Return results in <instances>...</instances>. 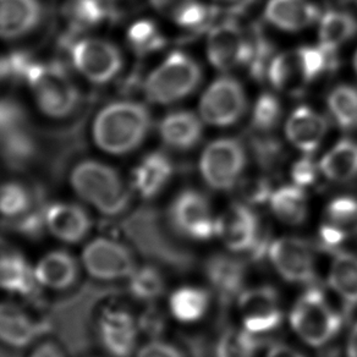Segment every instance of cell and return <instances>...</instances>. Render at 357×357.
Here are the masks:
<instances>
[{"label":"cell","instance_id":"obj_23","mask_svg":"<svg viewBox=\"0 0 357 357\" xmlns=\"http://www.w3.org/2000/svg\"><path fill=\"white\" fill-rule=\"evenodd\" d=\"M66 33L79 37L107 21L118 20L119 10L109 0H66L61 8Z\"/></svg>","mask_w":357,"mask_h":357},{"label":"cell","instance_id":"obj_36","mask_svg":"<svg viewBox=\"0 0 357 357\" xmlns=\"http://www.w3.org/2000/svg\"><path fill=\"white\" fill-rule=\"evenodd\" d=\"M262 340L251 333L227 328L214 347V357H255Z\"/></svg>","mask_w":357,"mask_h":357},{"label":"cell","instance_id":"obj_13","mask_svg":"<svg viewBox=\"0 0 357 357\" xmlns=\"http://www.w3.org/2000/svg\"><path fill=\"white\" fill-rule=\"evenodd\" d=\"M268 256L289 283L314 285L317 280L312 246L303 238H282L271 243Z\"/></svg>","mask_w":357,"mask_h":357},{"label":"cell","instance_id":"obj_37","mask_svg":"<svg viewBox=\"0 0 357 357\" xmlns=\"http://www.w3.org/2000/svg\"><path fill=\"white\" fill-rule=\"evenodd\" d=\"M126 40L135 54L141 58L155 53L164 48L165 37L159 31L158 26L151 20H139L130 26Z\"/></svg>","mask_w":357,"mask_h":357},{"label":"cell","instance_id":"obj_17","mask_svg":"<svg viewBox=\"0 0 357 357\" xmlns=\"http://www.w3.org/2000/svg\"><path fill=\"white\" fill-rule=\"evenodd\" d=\"M207 54L211 64L222 71L246 65L250 58V38L245 37L235 21H223L209 32Z\"/></svg>","mask_w":357,"mask_h":357},{"label":"cell","instance_id":"obj_14","mask_svg":"<svg viewBox=\"0 0 357 357\" xmlns=\"http://www.w3.org/2000/svg\"><path fill=\"white\" fill-rule=\"evenodd\" d=\"M238 310L245 329L257 337L275 332L283 322L278 293L267 285L240 294Z\"/></svg>","mask_w":357,"mask_h":357},{"label":"cell","instance_id":"obj_8","mask_svg":"<svg viewBox=\"0 0 357 357\" xmlns=\"http://www.w3.org/2000/svg\"><path fill=\"white\" fill-rule=\"evenodd\" d=\"M81 255L86 273L100 282L128 279L136 269L132 252L114 238H93L84 246Z\"/></svg>","mask_w":357,"mask_h":357},{"label":"cell","instance_id":"obj_38","mask_svg":"<svg viewBox=\"0 0 357 357\" xmlns=\"http://www.w3.org/2000/svg\"><path fill=\"white\" fill-rule=\"evenodd\" d=\"M328 105L340 128L357 129V89L349 84L337 86L328 97Z\"/></svg>","mask_w":357,"mask_h":357},{"label":"cell","instance_id":"obj_6","mask_svg":"<svg viewBox=\"0 0 357 357\" xmlns=\"http://www.w3.org/2000/svg\"><path fill=\"white\" fill-rule=\"evenodd\" d=\"M201 79L202 71L192 58L173 52L144 79V95L152 103L170 105L192 93Z\"/></svg>","mask_w":357,"mask_h":357},{"label":"cell","instance_id":"obj_5","mask_svg":"<svg viewBox=\"0 0 357 357\" xmlns=\"http://www.w3.org/2000/svg\"><path fill=\"white\" fill-rule=\"evenodd\" d=\"M290 322L298 337L313 347L327 345L342 327V314L328 303L322 289L316 285H310L296 301Z\"/></svg>","mask_w":357,"mask_h":357},{"label":"cell","instance_id":"obj_39","mask_svg":"<svg viewBox=\"0 0 357 357\" xmlns=\"http://www.w3.org/2000/svg\"><path fill=\"white\" fill-rule=\"evenodd\" d=\"M327 222L342 233L357 235V199L340 196L328 204Z\"/></svg>","mask_w":357,"mask_h":357},{"label":"cell","instance_id":"obj_53","mask_svg":"<svg viewBox=\"0 0 357 357\" xmlns=\"http://www.w3.org/2000/svg\"><path fill=\"white\" fill-rule=\"evenodd\" d=\"M347 356L357 357V323L354 326L351 332H350V335H349Z\"/></svg>","mask_w":357,"mask_h":357},{"label":"cell","instance_id":"obj_33","mask_svg":"<svg viewBox=\"0 0 357 357\" xmlns=\"http://www.w3.org/2000/svg\"><path fill=\"white\" fill-rule=\"evenodd\" d=\"M271 207L275 217L289 225H300L307 218V197L298 185L283 186L274 191Z\"/></svg>","mask_w":357,"mask_h":357},{"label":"cell","instance_id":"obj_1","mask_svg":"<svg viewBox=\"0 0 357 357\" xmlns=\"http://www.w3.org/2000/svg\"><path fill=\"white\" fill-rule=\"evenodd\" d=\"M149 110L135 100H116L105 105L93 121V139L105 153L134 152L151 130Z\"/></svg>","mask_w":357,"mask_h":357},{"label":"cell","instance_id":"obj_25","mask_svg":"<svg viewBox=\"0 0 357 357\" xmlns=\"http://www.w3.org/2000/svg\"><path fill=\"white\" fill-rule=\"evenodd\" d=\"M172 159L162 152H152L139 160L131 175L132 189L144 199L158 196L173 175Z\"/></svg>","mask_w":357,"mask_h":357},{"label":"cell","instance_id":"obj_35","mask_svg":"<svg viewBox=\"0 0 357 357\" xmlns=\"http://www.w3.org/2000/svg\"><path fill=\"white\" fill-rule=\"evenodd\" d=\"M128 289L132 298L141 303H152L158 300L165 290L163 275L153 266H142L128 278Z\"/></svg>","mask_w":357,"mask_h":357},{"label":"cell","instance_id":"obj_26","mask_svg":"<svg viewBox=\"0 0 357 357\" xmlns=\"http://www.w3.org/2000/svg\"><path fill=\"white\" fill-rule=\"evenodd\" d=\"M327 131V119L307 107L294 110L285 126L289 141L307 154L319 147Z\"/></svg>","mask_w":357,"mask_h":357},{"label":"cell","instance_id":"obj_3","mask_svg":"<svg viewBox=\"0 0 357 357\" xmlns=\"http://www.w3.org/2000/svg\"><path fill=\"white\" fill-rule=\"evenodd\" d=\"M25 84L30 87L40 112L52 119L73 116L82 105L81 92L64 60L36 59Z\"/></svg>","mask_w":357,"mask_h":357},{"label":"cell","instance_id":"obj_27","mask_svg":"<svg viewBox=\"0 0 357 357\" xmlns=\"http://www.w3.org/2000/svg\"><path fill=\"white\" fill-rule=\"evenodd\" d=\"M264 15L280 30L300 31L314 24L319 11L308 0H269Z\"/></svg>","mask_w":357,"mask_h":357},{"label":"cell","instance_id":"obj_30","mask_svg":"<svg viewBox=\"0 0 357 357\" xmlns=\"http://www.w3.org/2000/svg\"><path fill=\"white\" fill-rule=\"evenodd\" d=\"M329 285L340 296L347 310L357 306V256L337 251L329 271Z\"/></svg>","mask_w":357,"mask_h":357},{"label":"cell","instance_id":"obj_16","mask_svg":"<svg viewBox=\"0 0 357 357\" xmlns=\"http://www.w3.org/2000/svg\"><path fill=\"white\" fill-rule=\"evenodd\" d=\"M215 235L234 252H250L262 236L257 215L241 204H231L215 220Z\"/></svg>","mask_w":357,"mask_h":357},{"label":"cell","instance_id":"obj_10","mask_svg":"<svg viewBox=\"0 0 357 357\" xmlns=\"http://www.w3.org/2000/svg\"><path fill=\"white\" fill-rule=\"evenodd\" d=\"M246 165V152L235 139L213 141L204 149L199 169L204 181L214 190L233 189Z\"/></svg>","mask_w":357,"mask_h":357},{"label":"cell","instance_id":"obj_32","mask_svg":"<svg viewBox=\"0 0 357 357\" xmlns=\"http://www.w3.org/2000/svg\"><path fill=\"white\" fill-rule=\"evenodd\" d=\"M209 301V294L204 289L184 287L170 295L169 310L178 322L195 323L204 317Z\"/></svg>","mask_w":357,"mask_h":357},{"label":"cell","instance_id":"obj_48","mask_svg":"<svg viewBox=\"0 0 357 357\" xmlns=\"http://www.w3.org/2000/svg\"><path fill=\"white\" fill-rule=\"evenodd\" d=\"M319 246L326 250V251H332L337 252V248L342 245L347 235L342 233L340 229L335 228L332 224H323L319 229Z\"/></svg>","mask_w":357,"mask_h":357},{"label":"cell","instance_id":"obj_24","mask_svg":"<svg viewBox=\"0 0 357 357\" xmlns=\"http://www.w3.org/2000/svg\"><path fill=\"white\" fill-rule=\"evenodd\" d=\"M33 269L38 285L53 291H65L73 288L79 275V262L65 250L45 253L36 263Z\"/></svg>","mask_w":357,"mask_h":357},{"label":"cell","instance_id":"obj_12","mask_svg":"<svg viewBox=\"0 0 357 357\" xmlns=\"http://www.w3.org/2000/svg\"><path fill=\"white\" fill-rule=\"evenodd\" d=\"M246 107L243 86L231 77H220L204 92L199 103V113L208 124L229 126L243 116Z\"/></svg>","mask_w":357,"mask_h":357},{"label":"cell","instance_id":"obj_4","mask_svg":"<svg viewBox=\"0 0 357 357\" xmlns=\"http://www.w3.org/2000/svg\"><path fill=\"white\" fill-rule=\"evenodd\" d=\"M337 68V50L319 47H301L272 60L268 77L275 89L300 95L310 82Z\"/></svg>","mask_w":357,"mask_h":357},{"label":"cell","instance_id":"obj_2","mask_svg":"<svg viewBox=\"0 0 357 357\" xmlns=\"http://www.w3.org/2000/svg\"><path fill=\"white\" fill-rule=\"evenodd\" d=\"M79 199L105 217H118L129 208L131 192L118 170L95 159L76 164L70 175Z\"/></svg>","mask_w":357,"mask_h":357},{"label":"cell","instance_id":"obj_54","mask_svg":"<svg viewBox=\"0 0 357 357\" xmlns=\"http://www.w3.org/2000/svg\"><path fill=\"white\" fill-rule=\"evenodd\" d=\"M3 82H8L6 81V66H4V60H3V55L0 56V84Z\"/></svg>","mask_w":357,"mask_h":357},{"label":"cell","instance_id":"obj_49","mask_svg":"<svg viewBox=\"0 0 357 357\" xmlns=\"http://www.w3.org/2000/svg\"><path fill=\"white\" fill-rule=\"evenodd\" d=\"M256 0H213V6L217 11L228 14H240L252 6Z\"/></svg>","mask_w":357,"mask_h":357},{"label":"cell","instance_id":"obj_47","mask_svg":"<svg viewBox=\"0 0 357 357\" xmlns=\"http://www.w3.org/2000/svg\"><path fill=\"white\" fill-rule=\"evenodd\" d=\"M136 357H185L184 354L178 350V347L169 344V342H160V340H152L139 347L136 352Z\"/></svg>","mask_w":357,"mask_h":357},{"label":"cell","instance_id":"obj_44","mask_svg":"<svg viewBox=\"0 0 357 357\" xmlns=\"http://www.w3.org/2000/svg\"><path fill=\"white\" fill-rule=\"evenodd\" d=\"M243 199L251 204H262L272 197V189L267 178H248L241 184Z\"/></svg>","mask_w":357,"mask_h":357},{"label":"cell","instance_id":"obj_9","mask_svg":"<svg viewBox=\"0 0 357 357\" xmlns=\"http://www.w3.org/2000/svg\"><path fill=\"white\" fill-rule=\"evenodd\" d=\"M169 228L196 241H206L215 234V220L208 199L196 190H185L174 199L168 211Z\"/></svg>","mask_w":357,"mask_h":357},{"label":"cell","instance_id":"obj_34","mask_svg":"<svg viewBox=\"0 0 357 357\" xmlns=\"http://www.w3.org/2000/svg\"><path fill=\"white\" fill-rule=\"evenodd\" d=\"M357 32V21L347 11L331 10L324 14L319 25L321 45L337 50L351 40Z\"/></svg>","mask_w":357,"mask_h":357},{"label":"cell","instance_id":"obj_28","mask_svg":"<svg viewBox=\"0 0 357 357\" xmlns=\"http://www.w3.org/2000/svg\"><path fill=\"white\" fill-rule=\"evenodd\" d=\"M202 123L190 112H174L159 124V135L172 149L186 151L194 149L202 137Z\"/></svg>","mask_w":357,"mask_h":357},{"label":"cell","instance_id":"obj_45","mask_svg":"<svg viewBox=\"0 0 357 357\" xmlns=\"http://www.w3.org/2000/svg\"><path fill=\"white\" fill-rule=\"evenodd\" d=\"M137 323H139V332L153 339H157L160 334H163L165 324H167L163 313L153 306H149L139 316Z\"/></svg>","mask_w":357,"mask_h":357},{"label":"cell","instance_id":"obj_21","mask_svg":"<svg viewBox=\"0 0 357 357\" xmlns=\"http://www.w3.org/2000/svg\"><path fill=\"white\" fill-rule=\"evenodd\" d=\"M45 14L40 0H0V40H19L33 33Z\"/></svg>","mask_w":357,"mask_h":357},{"label":"cell","instance_id":"obj_52","mask_svg":"<svg viewBox=\"0 0 357 357\" xmlns=\"http://www.w3.org/2000/svg\"><path fill=\"white\" fill-rule=\"evenodd\" d=\"M267 357H305L301 352L283 344H277L271 347Z\"/></svg>","mask_w":357,"mask_h":357},{"label":"cell","instance_id":"obj_22","mask_svg":"<svg viewBox=\"0 0 357 357\" xmlns=\"http://www.w3.org/2000/svg\"><path fill=\"white\" fill-rule=\"evenodd\" d=\"M204 272L219 303L229 305L243 293L246 264L238 257L223 253L213 255L204 264Z\"/></svg>","mask_w":357,"mask_h":357},{"label":"cell","instance_id":"obj_42","mask_svg":"<svg viewBox=\"0 0 357 357\" xmlns=\"http://www.w3.org/2000/svg\"><path fill=\"white\" fill-rule=\"evenodd\" d=\"M251 144L255 157L263 168L272 169L280 163V159L283 157V149L277 139L268 136L253 135Z\"/></svg>","mask_w":357,"mask_h":357},{"label":"cell","instance_id":"obj_46","mask_svg":"<svg viewBox=\"0 0 357 357\" xmlns=\"http://www.w3.org/2000/svg\"><path fill=\"white\" fill-rule=\"evenodd\" d=\"M318 175V165L314 163L311 157H303L294 164L291 169V176H293L294 183L300 188L305 186H311L314 184Z\"/></svg>","mask_w":357,"mask_h":357},{"label":"cell","instance_id":"obj_29","mask_svg":"<svg viewBox=\"0 0 357 357\" xmlns=\"http://www.w3.org/2000/svg\"><path fill=\"white\" fill-rule=\"evenodd\" d=\"M45 199L40 186L30 188L20 181H8L0 185V215L9 222L20 218Z\"/></svg>","mask_w":357,"mask_h":357},{"label":"cell","instance_id":"obj_56","mask_svg":"<svg viewBox=\"0 0 357 357\" xmlns=\"http://www.w3.org/2000/svg\"><path fill=\"white\" fill-rule=\"evenodd\" d=\"M109 1H119V0H109Z\"/></svg>","mask_w":357,"mask_h":357},{"label":"cell","instance_id":"obj_50","mask_svg":"<svg viewBox=\"0 0 357 357\" xmlns=\"http://www.w3.org/2000/svg\"><path fill=\"white\" fill-rule=\"evenodd\" d=\"M155 10L164 15L173 16L181 10L184 6L194 0H149Z\"/></svg>","mask_w":357,"mask_h":357},{"label":"cell","instance_id":"obj_15","mask_svg":"<svg viewBox=\"0 0 357 357\" xmlns=\"http://www.w3.org/2000/svg\"><path fill=\"white\" fill-rule=\"evenodd\" d=\"M100 345L112 357H131L139 342L137 319L123 308H109L97 324Z\"/></svg>","mask_w":357,"mask_h":357},{"label":"cell","instance_id":"obj_11","mask_svg":"<svg viewBox=\"0 0 357 357\" xmlns=\"http://www.w3.org/2000/svg\"><path fill=\"white\" fill-rule=\"evenodd\" d=\"M0 162L13 172H27L48 164L47 135L36 131L30 123L0 135Z\"/></svg>","mask_w":357,"mask_h":357},{"label":"cell","instance_id":"obj_7","mask_svg":"<svg viewBox=\"0 0 357 357\" xmlns=\"http://www.w3.org/2000/svg\"><path fill=\"white\" fill-rule=\"evenodd\" d=\"M59 48L75 69L92 84H109L124 65L121 52L109 40L79 37Z\"/></svg>","mask_w":357,"mask_h":357},{"label":"cell","instance_id":"obj_51","mask_svg":"<svg viewBox=\"0 0 357 357\" xmlns=\"http://www.w3.org/2000/svg\"><path fill=\"white\" fill-rule=\"evenodd\" d=\"M29 357H65V355L56 342H42L32 350Z\"/></svg>","mask_w":357,"mask_h":357},{"label":"cell","instance_id":"obj_18","mask_svg":"<svg viewBox=\"0 0 357 357\" xmlns=\"http://www.w3.org/2000/svg\"><path fill=\"white\" fill-rule=\"evenodd\" d=\"M35 269L25 255L0 236V290L19 296H33L38 291Z\"/></svg>","mask_w":357,"mask_h":357},{"label":"cell","instance_id":"obj_20","mask_svg":"<svg viewBox=\"0 0 357 357\" xmlns=\"http://www.w3.org/2000/svg\"><path fill=\"white\" fill-rule=\"evenodd\" d=\"M47 231L61 243H82L92 229L89 212L79 204L71 202H53L45 207Z\"/></svg>","mask_w":357,"mask_h":357},{"label":"cell","instance_id":"obj_55","mask_svg":"<svg viewBox=\"0 0 357 357\" xmlns=\"http://www.w3.org/2000/svg\"><path fill=\"white\" fill-rule=\"evenodd\" d=\"M354 66H355V70H356L357 73V53L355 54V58H354Z\"/></svg>","mask_w":357,"mask_h":357},{"label":"cell","instance_id":"obj_19","mask_svg":"<svg viewBox=\"0 0 357 357\" xmlns=\"http://www.w3.org/2000/svg\"><path fill=\"white\" fill-rule=\"evenodd\" d=\"M47 332V323L33 318L21 305L0 303V342L13 349H25Z\"/></svg>","mask_w":357,"mask_h":357},{"label":"cell","instance_id":"obj_41","mask_svg":"<svg viewBox=\"0 0 357 357\" xmlns=\"http://www.w3.org/2000/svg\"><path fill=\"white\" fill-rule=\"evenodd\" d=\"M218 11L215 8L199 4L196 1H191L190 4L184 6L181 10H178L174 15V20L176 21L178 26L188 30L201 31L207 29L213 20Z\"/></svg>","mask_w":357,"mask_h":357},{"label":"cell","instance_id":"obj_31","mask_svg":"<svg viewBox=\"0 0 357 357\" xmlns=\"http://www.w3.org/2000/svg\"><path fill=\"white\" fill-rule=\"evenodd\" d=\"M322 173L332 181L347 183L357 178V142L345 139L339 141L319 164Z\"/></svg>","mask_w":357,"mask_h":357},{"label":"cell","instance_id":"obj_43","mask_svg":"<svg viewBox=\"0 0 357 357\" xmlns=\"http://www.w3.org/2000/svg\"><path fill=\"white\" fill-rule=\"evenodd\" d=\"M29 124L24 105L10 97L0 98V135Z\"/></svg>","mask_w":357,"mask_h":357},{"label":"cell","instance_id":"obj_40","mask_svg":"<svg viewBox=\"0 0 357 357\" xmlns=\"http://www.w3.org/2000/svg\"><path fill=\"white\" fill-rule=\"evenodd\" d=\"M282 116L279 100L272 95H262L253 108L252 125L258 132H269L278 125Z\"/></svg>","mask_w":357,"mask_h":357}]
</instances>
